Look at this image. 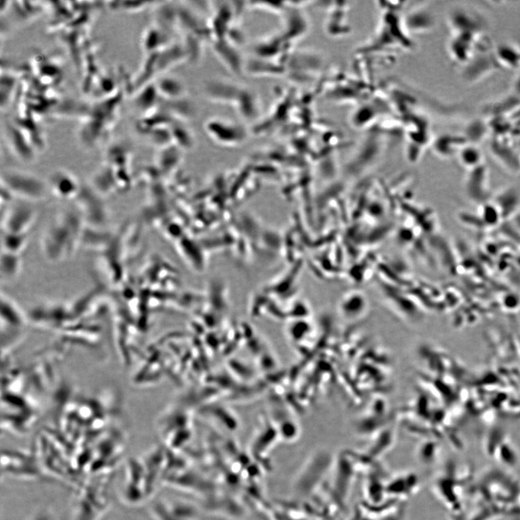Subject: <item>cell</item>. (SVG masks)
Segmentation results:
<instances>
[{"instance_id":"cell-5","label":"cell","mask_w":520,"mask_h":520,"mask_svg":"<svg viewBox=\"0 0 520 520\" xmlns=\"http://www.w3.org/2000/svg\"><path fill=\"white\" fill-rule=\"evenodd\" d=\"M19 203L6 205L3 215L4 232L28 234L36 218V210L32 203L18 200Z\"/></svg>"},{"instance_id":"cell-19","label":"cell","mask_w":520,"mask_h":520,"mask_svg":"<svg viewBox=\"0 0 520 520\" xmlns=\"http://www.w3.org/2000/svg\"><path fill=\"white\" fill-rule=\"evenodd\" d=\"M27 520H57L55 513L50 509L41 508L34 512Z\"/></svg>"},{"instance_id":"cell-18","label":"cell","mask_w":520,"mask_h":520,"mask_svg":"<svg viewBox=\"0 0 520 520\" xmlns=\"http://www.w3.org/2000/svg\"><path fill=\"white\" fill-rule=\"evenodd\" d=\"M479 215L486 227L498 226L504 221L500 210L493 203L483 204Z\"/></svg>"},{"instance_id":"cell-6","label":"cell","mask_w":520,"mask_h":520,"mask_svg":"<svg viewBox=\"0 0 520 520\" xmlns=\"http://www.w3.org/2000/svg\"><path fill=\"white\" fill-rule=\"evenodd\" d=\"M2 455V470L6 475L23 479H38L42 474L35 456L27 452L6 451Z\"/></svg>"},{"instance_id":"cell-15","label":"cell","mask_w":520,"mask_h":520,"mask_svg":"<svg viewBox=\"0 0 520 520\" xmlns=\"http://www.w3.org/2000/svg\"><path fill=\"white\" fill-rule=\"evenodd\" d=\"M28 242V234L4 232L2 238L3 252L20 255L27 247Z\"/></svg>"},{"instance_id":"cell-7","label":"cell","mask_w":520,"mask_h":520,"mask_svg":"<svg viewBox=\"0 0 520 520\" xmlns=\"http://www.w3.org/2000/svg\"><path fill=\"white\" fill-rule=\"evenodd\" d=\"M47 184L54 196L64 200L78 198L83 188L76 176L64 170L53 172Z\"/></svg>"},{"instance_id":"cell-12","label":"cell","mask_w":520,"mask_h":520,"mask_svg":"<svg viewBox=\"0 0 520 520\" xmlns=\"http://www.w3.org/2000/svg\"><path fill=\"white\" fill-rule=\"evenodd\" d=\"M493 203L500 210L504 221L514 218L519 212L520 193L514 187H508L496 195Z\"/></svg>"},{"instance_id":"cell-10","label":"cell","mask_w":520,"mask_h":520,"mask_svg":"<svg viewBox=\"0 0 520 520\" xmlns=\"http://www.w3.org/2000/svg\"><path fill=\"white\" fill-rule=\"evenodd\" d=\"M469 172L465 183L467 198L481 205L489 202L488 175L486 167L481 165Z\"/></svg>"},{"instance_id":"cell-1","label":"cell","mask_w":520,"mask_h":520,"mask_svg":"<svg viewBox=\"0 0 520 520\" xmlns=\"http://www.w3.org/2000/svg\"><path fill=\"white\" fill-rule=\"evenodd\" d=\"M83 222L80 210L60 212L42 235L41 248L46 258L59 263L74 255L83 238Z\"/></svg>"},{"instance_id":"cell-13","label":"cell","mask_w":520,"mask_h":520,"mask_svg":"<svg viewBox=\"0 0 520 520\" xmlns=\"http://www.w3.org/2000/svg\"><path fill=\"white\" fill-rule=\"evenodd\" d=\"M240 114L245 120H253L259 112V101L252 91L242 88L238 99L235 101Z\"/></svg>"},{"instance_id":"cell-3","label":"cell","mask_w":520,"mask_h":520,"mask_svg":"<svg viewBox=\"0 0 520 520\" xmlns=\"http://www.w3.org/2000/svg\"><path fill=\"white\" fill-rule=\"evenodd\" d=\"M143 459H134L126 467L125 480L123 489L125 502L130 505H137L143 502L151 493L152 481L149 480V466ZM153 486V485H152Z\"/></svg>"},{"instance_id":"cell-16","label":"cell","mask_w":520,"mask_h":520,"mask_svg":"<svg viewBox=\"0 0 520 520\" xmlns=\"http://www.w3.org/2000/svg\"><path fill=\"white\" fill-rule=\"evenodd\" d=\"M21 259L20 255L2 252L1 274L6 280H12L16 278L21 270Z\"/></svg>"},{"instance_id":"cell-17","label":"cell","mask_w":520,"mask_h":520,"mask_svg":"<svg viewBox=\"0 0 520 520\" xmlns=\"http://www.w3.org/2000/svg\"><path fill=\"white\" fill-rule=\"evenodd\" d=\"M460 163L463 167L470 171L478 168L482 164L481 152L475 146H464L458 152Z\"/></svg>"},{"instance_id":"cell-14","label":"cell","mask_w":520,"mask_h":520,"mask_svg":"<svg viewBox=\"0 0 520 520\" xmlns=\"http://www.w3.org/2000/svg\"><path fill=\"white\" fill-rule=\"evenodd\" d=\"M157 91L169 100H181L184 96L186 88L180 79L175 77L162 78L156 87Z\"/></svg>"},{"instance_id":"cell-2","label":"cell","mask_w":520,"mask_h":520,"mask_svg":"<svg viewBox=\"0 0 520 520\" xmlns=\"http://www.w3.org/2000/svg\"><path fill=\"white\" fill-rule=\"evenodd\" d=\"M1 184L14 199L32 203L42 200L50 192L47 182L22 170H6L2 174Z\"/></svg>"},{"instance_id":"cell-11","label":"cell","mask_w":520,"mask_h":520,"mask_svg":"<svg viewBox=\"0 0 520 520\" xmlns=\"http://www.w3.org/2000/svg\"><path fill=\"white\" fill-rule=\"evenodd\" d=\"M242 88L233 83L225 81H212L207 83L205 88L206 97L211 101L223 103L238 99Z\"/></svg>"},{"instance_id":"cell-4","label":"cell","mask_w":520,"mask_h":520,"mask_svg":"<svg viewBox=\"0 0 520 520\" xmlns=\"http://www.w3.org/2000/svg\"><path fill=\"white\" fill-rule=\"evenodd\" d=\"M107 506L106 492L102 486L90 484L78 496L72 520H99Z\"/></svg>"},{"instance_id":"cell-8","label":"cell","mask_w":520,"mask_h":520,"mask_svg":"<svg viewBox=\"0 0 520 520\" xmlns=\"http://www.w3.org/2000/svg\"><path fill=\"white\" fill-rule=\"evenodd\" d=\"M207 133L223 144L233 145L244 142L247 131L242 126L222 119H212L205 125Z\"/></svg>"},{"instance_id":"cell-20","label":"cell","mask_w":520,"mask_h":520,"mask_svg":"<svg viewBox=\"0 0 520 520\" xmlns=\"http://www.w3.org/2000/svg\"><path fill=\"white\" fill-rule=\"evenodd\" d=\"M514 219H515L514 221V226L520 230V211L514 216Z\"/></svg>"},{"instance_id":"cell-9","label":"cell","mask_w":520,"mask_h":520,"mask_svg":"<svg viewBox=\"0 0 520 520\" xmlns=\"http://www.w3.org/2000/svg\"><path fill=\"white\" fill-rule=\"evenodd\" d=\"M156 520H196L198 511L191 505L179 501L160 500L151 507Z\"/></svg>"}]
</instances>
